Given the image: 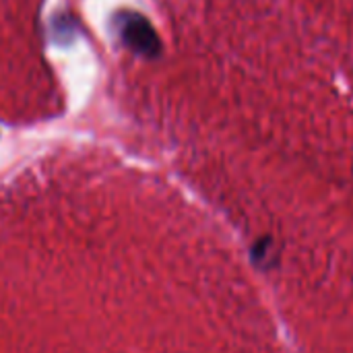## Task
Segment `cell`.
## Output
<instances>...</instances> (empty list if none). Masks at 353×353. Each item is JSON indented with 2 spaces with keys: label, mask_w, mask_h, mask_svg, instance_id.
Returning <instances> with one entry per match:
<instances>
[{
  "label": "cell",
  "mask_w": 353,
  "mask_h": 353,
  "mask_svg": "<svg viewBox=\"0 0 353 353\" xmlns=\"http://www.w3.org/2000/svg\"><path fill=\"white\" fill-rule=\"evenodd\" d=\"M112 21L116 25L120 41L132 54H139V56L149 58V60L161 56V50H163L161 37L157 35L153 23L143 12L122 8V10L114 12Z\"/></svg>",
  "instance_id": "obj_1"
}]
</instances>
